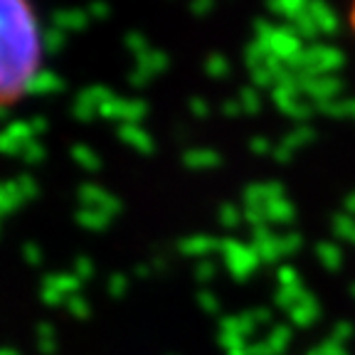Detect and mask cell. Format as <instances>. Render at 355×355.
<instances>
[{"instance_id": "6da1fadb", "label": "cell", "mask_w": 355, "mask_h": 355, "mask_svg": "<svg viewBox=\"0 0 355 355\" xmlns=\"http://www.w3.org/2000/svg\"><path fill=\"white\" fill-rule=\"evenodd\" d=\"M44 64L40 15L22 0H0V109L20 104L37 84Z\"/></svg>"}, {"instance_id": "7a4b0ae2", "label": "cell", "mask_w": 355, "mask_h": 355, "mask_svg": "<svg viewBox=\"0 0 355 355\" xmlns=\"http://www.w3.org/2000/svg\"><path fill=\"white\" fill-rule=\"evenodd\" d=\"M348 22H350V28H353V33H355V6L350 8V15H348Z\"/></svg>"}]
</instances>
